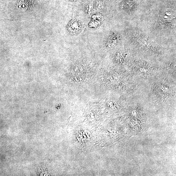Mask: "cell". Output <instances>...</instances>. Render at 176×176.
<instances>
[{
    "label": "cell",
    "mask_w": 176,
    "mask_h": 176,
    "mask_svg": "<svg viewBox=\"0 0 176 176\" xmlns=\"http://www.w3.org/2000/svg\"><path fill=\"white\" fill-rule=\"evenodd\" d=\"M82 29L81 23L75 18L73 19L69 23L68 30L70 34L76 35L81 32Z\"/></svg>",
    "instance_id": "obj_1"
},
{
    "label": "cell",
    "mask_w": 176,
    "mask_h": 176,
    "mask_svg": "<svg viewBox=\"0 0 176 176\" xmlns=\"http://www.w3.org/2000/svg\"><path fill=\"white\" fill-rule=\"evenodd\" d=\"M70 1H73V2H74V1H75V0H70Z\"/></svg>",
    "instance_id": "obj_4"
},
{
    "label": "cell",
    "mask_w": 176,
    "mask_h": 176,
    "mask_svg": "<svg viewBox=\"0 0 176 176\" xmlns=\"http://www.w3.org/2000/svg\"><path fill=\"white\" fill-rule=\"evenodd\" d=\"M93 9V6L92 3H90L88 5L86 8V11L88 14H90Z\"/></svg>",
    "instance_id": "obj_2"
},
{
    "label": "cell",
    "mask_w": 176,
    "mask_h": 176,
    "mask_svg": "<svg viewBox=\"0 0 176 176\" xmlns=\"http://www.w3.org/2000/svg\"><path fill=\"white\" fill-rule=\"evenodd\" d=\"M96 5L97 8L98 9H101L103 7L102 2L99 1V0H96Z\"/></svg>",
    "instance_id": "obj_3"
}]
</instances>
